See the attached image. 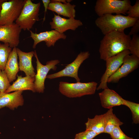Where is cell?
<instances>
[{
	"label": "cell",
	"instance_id": "1",
	"mask_svg": "<svg viewBox=\"0 0 139 139\" xmlns=\"http://www.w3.org/2000/svg\"><path fill=\"white\" fill-rule=\"evenodd\" d=\"M130 36L113 31L105 35L101 41L99 51L101 59L105 61L124 50H128Z\"/></svg>",
	"mask_w": 139,
	"mask_h": 139
},
{
	"label": "cell",
	"instance_id": "2",
	"mask_svg": "<svg viewBox=\"0 0 139 139\" xmlns=\"http://www.w3.org/2000/svg\"><path fill=\"white\" fill-rule=\"evenodd\" d=\"M139 18H131L120 14H106L98 18L95 23L105 35L113 31L124 32L126 29L132 27Z\"/></svg>",
	"mask_w": 139,
	"mask_h": 139
},
{
	"label": "cell",
	"instance_id": "3",
	"mask_svg": "<svg viewBox=\"0 0 139 139\" xmlns=\"http://www.w3.org/2000/svg\"><path fill=\"white\" fill-rule=\"evenodd\" d=\"M98 83L92 81L88 83H69L60 81L59 90L63 95L69 98L80 97L94 94Z\"/></svg>",
	"mask_w": 139,
	"mask_h": 139
},
{
	"label": "cell",
	"instance_id": "4",
	"mask_svg": "<svg viewBox=\"0 0 139 139\" xmlns=\"http://www.w3.org/2000/svg\"><path fill=\"white\" fill-rule=\"evenodd\" d=\"M40 2L35 3L26 0L21 13L15 23L24 31H30L36 22L39 20Z\"/></svg>",
	"mask_w": 139,
	"mask_h": 139
},
{
	"label": "cell",
	"instance_id": "5",
	"mask_svg": "<svg viewBox=\"0 0 139 139\" xmlns=\"http://www.w3.org/2000/svg\"><path fill=\"white\" fill-rule=\"evenodd\" d=\"M131 6L129 0H97L95 11L99 17L113 13L125 15Z\"/></svg>",
	"mask_w": 139,
	"mask_h": 139
},
{
	"label": "cell",
	"instance_id": "6",
	"mask_svg": "<svg viewBox=\"0 0 139 139\" xmlns=\"http://www.w3.org/2000/svg\"><path fill=\"white\" fill-rule=\"evenodd\" d=\"M26 0H6L2 4L0 25L12 24L20 15Z\"/></svg>",
	"mask_w": 139,
	"mask_h": 139
},
{
	"label": "cell",
	"instance_id": "7",
	"mask_svg": "<svg viewBox=\"0 0 139 139\" xmlns=\"http://www.w3.org/2000/svg\"><path fill=\"white\" fill-rule=\"evenodd\" d=\"M34 55L36 60L37 73L36 74L34 82L36 92L43 93L45 89V82L48 72L51 69L55 71L57 67L56 65L60 61L57 59L47 61L45 65L42 64L40 62L36 50L34 51Z\"/></svg>",
	"mask_w": 139,
	"mask_h": 139
},
{
	"label": "cell",
	"instance_id": "8",
	"mask_svg": "<svg viewBox=\"0 0 139 139\" xmlns=\"http://www.w3.org/2000/svg\"><path fill=\"white\" fill-rule=\"evenodd\" d=\"M130 54L128 50H124L107 59L106 61V69L102 76L100 83L97 90L108 88L107 83L109 78L118 69L122 64L125 56Z\"/></svg>",
	"mask_w": 139,
	"mask_h": 139
},
{
	"label": "cell",
	"instance_id": "9",
	"mask_svg": "<svg viewBox=\"0 0 139 139\" xmlns=\"http://www.w3.org/2000/svg\"><path fill=\"white\" fill-rule=\"evenodd\" d=\"M90 55L88 51L81 52L75 60L67 65L64 69L57 73L47 75L46 78L51 79L62 77L68 76L74 78L77 82H80V79L78 74L79 68L81 64L88 58Z\"/></svg>",
	"mask_w": 139,
	"mask_h": 139
},
{
	"label": "cell",
	"instance_id": "10",
	"mask_svg": "<svg viewBox=\"0 0 139 139\" xmlns=\"http://www.w3.org/2000/svg\"><path fill=\"white\" fill-rule=\"evenodd\" d=\"M129 54L125 56L122 64L117 71L109 78L107 83H118L120 79L127 76L138 67L139 58L135 55Z\"/></svg>",
	"mask_w": 139,
	"mask_h": 139
},
{
	"label": "cell",
	"instance_id": "11",
	"mask_svg": "<svg viewBox=\"0 0 139 139\" xmlns=\"http://www.w3.org/2000/svg\"><path fill=\"white\" fill-rule=\"evenodd\" d=\"M22 30L15 23L0 25V41L8 44L12 48L16 47L20 42Z\"/></svg>",
	"mask_w": 139,
	"mask_h": 139
},
{
	"label": "cell",
	"instance_id": "12",
	"mask_svg": "<svg viewBox=\"0 0 139 139\" xmlns=\"http://www.w3.org/2000/svg\"><path fill=\"white\" fill-rule=\"evenodd\" d=\"M30 37L34 42L33 48H36L38 44L42 41H44L48 47L54 46L55 44L59 39H65L66 36L64 33H60L55 30L41 32L39 33H34L31 31Z\"/></svg>",
	"mask_w": 139,
	"mask_h": 139
},
{
	"label": "cell",
	"instance_id": "13",
	"mask_svg": "<svg viewBox=\"0 0 139 139\" xmlns=\"http://www.w3.org/2000/svg\"><path fill=\"white\" fill-rule=\"evenodd\" d=\"M49 24L51 29L60 33H64L69 30L74 31L83 25L82 22L80 20L73 18L67 19L55 14L52 19V21Z\"/></svg>",
	"mask_w": 139,
	"mask_h": 139
},
{
	"label": "cell",
	"instance_id": "14",
	"mask_svg": "<svg viewBox=\"0 0 139 139\" xmlns=\"http://www.w3.org/2000/svg\"><path fill=\"white\" fill-rule=\"evenodd\" d=\"M22 91H15L11 93L0 92V109L5 107L13 110L23 105L24 99Z\"/></svg>",
	"mask_w": 139,
	"mask_h": 139
},
{
	"label": "cell",
	"instance_id": "15",
	"mask_svg": "<svg viewBox=\"0 0 139 139\" xmlns=\"http://www.w3.org/2000/svg\"><path fill=\"white\" fill-rule=\"evenodd\" d=\"M102 107L109 109L113 107L124 105V99L114 90L108 88L99 93Z\"/></svg>",
	"mask_w": 139,
	"mask_h": 139
},
{
	"label": "cell",
	"instance_id": "16",
	"mask_svg": "<svg viewBox=\"0 0 139 139\" xmlns=\"http://www.w3.org/2000/svg\"><path fill=\"white\" fill-rule=\"evenodd\" d=\"M19 59V70L23 72L26 76H35L36 73L32 63V59L34 51L25 52L16 48Z\"/></svg>",
	"mask_w": 139,
	"mask_h": 139
},
{
	"label": "cell",
	"instance_id": "17",
	"mask_svg": "<svg viewBox=\"0 0 139 139\" xmlns=\"http://www.w3.org/2000/svg\"><path fill=\"white\" fill-rule=\"evenodd\" d=\"M17 78L12 84L5 92L9 93L13 91H23L29 90L35 92L34 82L35 76H26L23 77L22 75H17Z\"/></svg>",
	"mask_w": 139,
	"mask_h": 139
},
{
	"label": "cell",
	"instance_id": "18",
	"mask_svg": "<svg viewBox=\"0 0 139 139\" xmlns=\"http://www.w3.org/2000/svg\"><path fill=\"white\" fill-rule=\"evenodd\" d=\"M16 47L13 48L5 65V71L10 83L15 80L19 71Z\"/></svg>",
	"mask_w": 139,
	"mask_h": 139
},
{
	"label": "cell",
	"instance_id": "19",
	"mask_svg": "<svg viewBox=\"0 0 139 139\" xmlns=\"http://www.w3.org/2000/svg\"><path fill=\"white\" fill-rule=\"evenodd\" d=\"M75 5H72L68 2L62 3L50 2L48 9L56 12L59 15L69 18H74L75 16Z\"/></svg>",
	"mask_w": 139,
	"mask_h": 139
},
{
	"label": "cell",
	"instance_id": "20",
	"mask_svg": "<svg viewBox=\"0 0 139 139\" xmlns=\"http://www.w3.org/2000/svg\"><path fill=\"white\" fill-rule=\"evenodd\" d=\"M85 124V130L94 131L98 135L104 133L105 123L103 114L96 115L92 118H88Z\"/></svg>",
	"mask_w": 139,
	"mask_h": 139
},
{
	"label": "cell",
	"instance_id": "21",
	"mask_svg": "<svg viewBox=\"0 0 139 139\" xmlns=\"http://www.w3.org/2000/svg\"><path fill=\"white\" fill-rule=\"evenodd\" d=\"M113 110L112 108H110L103 114L105 123L104 133L109 134L115 127L120 126L124 124L113 113Z\"/></svg>",
	"mask_w": 139,
	"mask_h": 139
},
{
	"label": "cell",
	"instance_id": "22",
	"mask_svg": "<svg viewBox=\"0 0 139 139\" xmlns=\"http://www.w3.org/2000/svg\"><path fill=\"white\" fill-rule=\"evenodd\" d=\"M12 50L8 44L0 43V70H5L8 56Z\"/></svg>",
	"mask_w": 139,
	"mask_h": 139
},
{
	"label": "cell",
	"instance_id": "23",
	"mask_svg": "<svg viewBox=\"0 0 139 139\" xmlns=\"http://www.w3.org/2000/svg\"><path fill=\"white\" fill-rule=\"evenodd\" d=\"M124 105L129 108L132 112L133 123H139V104L124 99Z\"/></svg>",
	"mask_w": 139,
	"mask_h": 139
},
{
	"label": "cell",
	"instance_id": "24",
	"mask_svg": "<svg viewBox=\"0 0 139 139\" xmlns=\"http://www.w3.org/2000/svg\"><path fill=\"white\" fill-rule=\"evenodd\" d=\"M128 50L130 54L139 58V36L133 35L130 41Z\"/></svg>",
	"mask_w": 139,
	"mask_h": 139
},
{
	"label": "cell",
	"instance_id": "25",
	"mask_svg": "<svg viewBox=\"0 0 139 139\" xmlns=\"http://www.w3.org/2000/svg\"><path fill=\"white\" fill-rule=\"evenodd\" d=\"M11 85L5 71L0 70V92H5Z\"/></svg>",
	"mask_w": 139,
	"mask_h": 139
},
{
	"label": "cell",
	"instance_id": "26",
	"mask_svg": "<svg viewBox=\"0 0 139 139\" xmlns=\"http://www.w3.org/2000/svg\"><path fill=\"white\" fill-rule=\"evenodd\" d=\"M112 139H134L125 134L121 129L120 126H116L110 134Z\"/></svg>",
	"mask_w": 139,
	"mask_h": 139
},
{
	"label": "cell",
	"instance_id": "27",
	"mask_svg": "<svg viewBox=\"0 0 139 139\" xmlns=\"http://www.w3.org/2000/svg\"><path fill=\"white\" fill-rule=\"evenodd\" d=\"M98 135L94 131L85 130L76 134L74 139H93Z\"/></svg>",
	"mask_w": 139,
	"mask_h": 139
},
{
	"label": "cell",
	"instance_id": "28",
	"mask_svg": "<svg viewBox=\"0 0 139 139\" xmlns=\"http://www.w3.org/2000/svg\"><path fill=\"white\" fill-rule=\"evenodd\" d=\"M127 14L128 16L132 18H139V1L137 0L133 6H131Z\"/></svg>",
	"mask_w": 139,
	"mask_h": 139
},
{
	"label": "cell",
	"instance_id": "29",
	"mask_svg": "<svg viewBox=\"0 0 139 139\" xmlns=\"http://www.w3.org/2000/svg\"><path fill=\"white\" fill-rule=\"evenodd\" d=\"M128 35H134L137 34L139 31V19H138L134 25L132 27Z\"/></svg>",
	"mask_w": 139,
	"mask_h": 139
},
{
	"label": "cell",
	"instance_id": "30",
	"mask_svg": "<svg viewBox=\"0 0 139 139\" xmlns=\"http://www.w3.org/2000/svg\"><path fill=\"white\" fill-rule=\"evenodd\" d=\"M42 1L43 3L44 6L45 8L44 16L43 19V22H44L45 20V15L46 13L47 12L48 7L51 1L50 0H42Z\"/></svg>",
	"mask_w": 139,
	"mask_h": 139
},
{
	"label": "cell",
	"instance_id": "31",
	"mask_svg": "<svg viewBox=\"0 0 139 139\" xmlns=\"http://www.w3.org/2000/svg\"><path fill=\"white\" fill-rule=\"evenodd\" d=\"M71 0H52L50 1L51 2H58L62 3H66L67 2L70 3L72 1Z\"/></svg>",
	"mask_w": 139,
	"mask_h": 139
},
{
	"label": "cell",
	"instance_id": "32",
	"mask_svg": "<svg viewBox=\"0 0 139 139\" xmlns=\"http://www.w3.org/2000/svg\"><path fill=\"white\" fill-rule=\"evenodd\" d=\"M6 0H0V14L2 9V5L3 3Z\"/></svg>",
	"mask_w": 139,
	"mask_h": 139
}]
</instances>
